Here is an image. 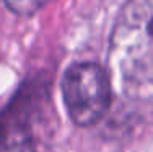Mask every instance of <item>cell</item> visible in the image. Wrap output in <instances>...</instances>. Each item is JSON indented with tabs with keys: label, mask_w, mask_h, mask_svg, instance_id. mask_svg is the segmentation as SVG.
I'll return each mask as SVG.
<instances>
[{
	"label": "cell",
	"mask_w": 153,
	"mask_h": 152,
	"mask_svg": "<svg viewBox=\"0 0 153 152\" xmlns=\"http://www.w3.org/2000/svg\"><path fill=\"white\" fill-rule=\"evenodd\" d=\"M49 0H5V5L15 15L31 16L42 8Z\"/></svg>",
	"instance_id": "obj_3"
},
{
	"label": "cell",
	"mask_w": 153,
	"mask_h": 152,
	"mask_svg": "<svg viewBox=\"0 0 153 152\" xmlns=\"http://www.w3.org/2000/svg\"><path fill=\"white\" fill-rule=\"evenodd\" d=\"M62 95L68 116L76 126H93L106 115L111 103L109 77L100 64H72L62 79Z\"/></svg>",
	"instance_id": "obj_2"
},
{
	"label": "cell",
	"mask_w": 153,
	"mask_h": 152,
	"mask_svg": "<svg viewBox=\"0 0 153 152\" xmlns=\"http://www.w3.org/2000/svg\"><path fill=\"white\" fill-rule=\"evenodd\" d=\"M111 61L132 84H153V0H129L116 18Z\"/></svg>",
	"instance_id": "obj_1"
}]
</instances>
